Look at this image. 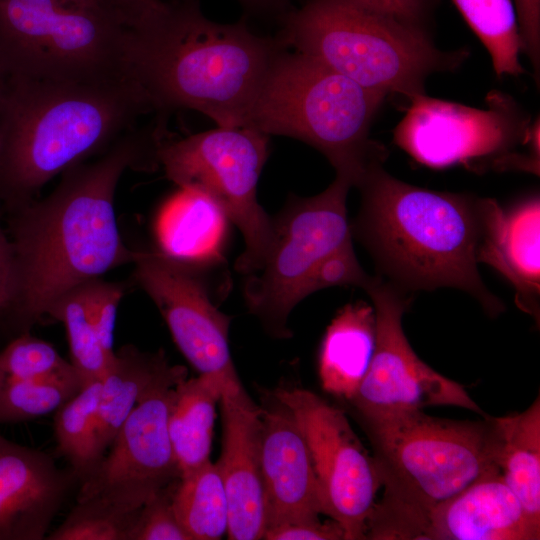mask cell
I'll return each instance as SVG.
<instances>
[{"label": "cell", "instance_id": "cell-1", "mask_svg": "<svg viewBox=\"0 0 540 540\" xmlns=\"http://www.w3.org/2000/svg\"><path fill=\"white\" fill-rule=\"evenodd\" d=\"M163 138L157 123L133 127L98 159L63 172L45 198L7 214L14 286L0 314L17 335L29 333L72 288L133 262L136 250L125 245L117 224L116 189L127 170L159 167Z\"/></svg>", "mask_w": 540, "mask_h": 540}, {"label": "cell", "instance_id": "cell-2", "mask_svg": "<svg viewBox=\"0 0 540 540\" xmlns=\"http://www.w3.org/2000/svg\"><path fill=\"white\" fill-rule=\"evenodd\" d=\"M276 42L242 22L208 19L196 0L167 3L152 20L127 28L126 76L147 97L153 112L177 108L201 112L222 127H244L276 55Z\"/></svg>", "mask_w": 540, "mask_h": 540}, {"label": "cell", "instance_id": "cell-3", "mask_svg": "<svg viewBox=\"0 0 540 540\" xmlns=\"http://www.w3.org/2000/svg\"><path fill=\"white\" fill-rule=\"evenodd\" d=\"M153 109L129 78L60 82L10 74L0 96V211L106 151Z\"/></svg>", "mask_w": 540, "mask_h": 540}, {"label": "cell", "instance_id": "cell-4", "mask_svg": "<svg viewBox=\"0 0 540 540\" xmlns=\"http://www.w3.org/2000/svg\"><path fill=\"white\" fill-rule=\"evenodd\" d=\"M361 194L351 223L382 279L412 294L453 287L473 296L491 316L505 307L483 283L477 267L480 197L429 190L372 164L356 186Z\"/></svg>", "mask_w": 540, "mask_h": 540}, {"label": "cell", "instance_id": "cell-5", "mask_svg": "<svg viewBox=\"0 0 540 540\" xmlns=\"http://www.w3.org/2000/svg\"><path fill=\"white\" fill-rule=\"evenodd\" d=\"M356 419L372 445L384 488L367 521L366 539H420L433 507L500 472L492 416L452 420L413 410Z\"/></svg>", "mask_w": 540, "mask_h": 540}, {"label": "cell", "instance_id": "cell-6", "mask_svg": "<svg viewBox=\"0 0 540 540\" xmlns=\"http://www.w3.org/2000/svg\"><path fill=\"white\" fill-rule=\"evenodd\" d=\"M280 42L365 88L408 99L470 56L464 47L440 49L430 32L352 0H306L286 17Z\"/></svg>", "mask_w": 540, "mask_h": 540}, {"label": "cell", "instance_id": "cell-7", "mask_svg": "<svg viewBox=\"0 0 540 540\" xmlns=\"http://www.w3.org/2000/svg\"><path fill=\"white\" fill-rule=\"evenodd\" d=\"M387 95L361 86L299 52L276 55L244 127L267 136L301 140L320 151L356 186L386 148L370 139V128Z\"/></svg>", "mask_w": 540, "mask_h": 540}, {"label": "cell", "instance_id": "cell-8", "mask_svg": "<svg viewBox=\"0 0 540 540\" xmlns=\"http://www.w3.org/2000/svg\"><path fill=\"white\" fill-rule=\"evenodd\" d=\"M127 27L69 0H0V57L10 74L60 82L128 78Z\"/></svg>", "mask_w": 540, "mask_h": 540}, {"label": "cell", "instance_id": "cell-9", "mask_svg": "<svg viewBox=\"0 0 540 540\" xmlns=\"http://www.w3.org/2000/svg\"><path fill=\"white\" fill-rule=\"evenodd\" d=\"M269 136L248 127H222L160 142L157 158L179 188L216 201L241 231L244 251L235 270H259L269 250L273 224L257 200V183L268 157Z\"/></svg>", "mask_w": 540, "mask_h": 540}, {"label": "cell", "instance_id": "cell-10", "mask_svg": "<svg viewBox=\"0 0 540 540\" xmlns=\"http://www.w3.org/2000/svg\"><path fill=\"white\" fill-rule=\"evenodd\" d=\"M351 182L340 175L321 193L292 197L272 219V241L263 264L247 275L243 296L250 313L277 338L291 336L287 321L303 300V288L318 265L352 242L346 199Z\"/></svg>", "mask_w": 540, "mask_h": 540}, {"label": "cell", "instance_id": "cell-11", "mask_svg": "<svg viewBox=\"0 0 540 540\" xmlns=\"http://www.w3.org/2000/svg\"><path fill=\"white\" fill-rule=\"evenodd\" d=\"M393 131V142L418 163L442 169H519L526 155L517 148L539 140V121L508 94L491 91L486 109L420 94L412 97Z\"/></svg>", "mask_w": 540, "mask_h": 540}, {"label": "cell", "instance_id": "cell-12", "mask_svg": "<svg viewBox=\"0 0 540 540\" xmlns=\"http://www.w3.org/2000/svg\"><path fill=\"white\" fill-rule=\"evenodd\" d=\"M375 312V348L369 368L346 402L355 418L456 406L483 414L465 388L428 366L412 349L402 317L412 301L407 293L379 276L363 289Z\"/></svg>", "mask_w": 540, "mask_h": 540}, {"label": "cell", "instance_id": "cell-13", "mask_svg": "<svg viewBox=\"0 0 540 540\" xmlns=\"http://www.w3.org/2000/svg\"><path fill=\"white\" fill-rule=\"evenodd\" d=\"M272 396L290 410L306 438L323 514L341 526L344 540L365 539L381 479L345 412L304 388H277Z\"/></svg>", "mask_w": 540, "mask_h": 540}, {"label": "cell", "instance_id": "cell-14", "mask_svg": "<svg viewBox=\"0 0 540 540\" xmlns=\"http://www.w3.org/2000/svg\"><path fill=\"white\" fill-rule=\"evenodd\" d=\"M132 263L134 279L158 308L187 361L200 374L215 378L222 396H249L230 353L231 318L213 304L196 269L159 250H136Z\"/></svg>", "mask_w": 540, "mask_h": 540}, {"label": "cell", "instance_id": "cell-15", "mask_svg": "<svg viewBox=\"0 0 540 540\" xmlns=\"http://www.w3.org/2000/svg\"><path fill=\"white\" fill-rule=\"evenodd\" d=\"M173 390L161 389L133 409L109 452L79 484L76 501L99 498L133 511L180 478L167 427Z\"/></svg>", "mask_w": 540, "mask_h": 540}, {"label": "cell", "instance_id": "cell-16", "mask_svg": "<svg viewBox=\"0 0 540 540\" xmlns=\"http://www.w3.org/2000/svg\"><path fill=\"white\" fill-rule=\"evenodd\" d=\"M259 457L266 529L323 514L306 438L290 410L273 396L266 407H260Z\"/></svg>", "mask_w": 540, "mask_h": 540}, {"label": "cell", "instance_id": "cell-17", "mask_svg": "<svg viewBox=\"0 0 540 540\" xmlns=\"http://www.w3.org/2000/svg\"><path fill=\"white\" fill-rule=\"evenodd\" d=\"M77 479L47 453L0 434V540H43Z\"/></svg>", "mask_w": 540, "mask_h": 540}, {"label": "cell", "instance_id": "cell-18", "mask_svg": "<svg viewBox=\"0 0 540 540\" xmlns=\"http://www.w3.org/2000/svg\"><path fill=\"white\" fill-rule=\"evenodd\" d=\"M223 437L216 462L228 501L227 536L231 540L263 539L267 524L259 457L260 407L248 397L223 395Z\"/></svg>", "mask_w": 540, "mask_h": 540}, {"label": "cell", "instance_id": "cell-19", "mask_svg": "<svg viewBox=\"0 0 540 540\" xmlns=\"http://www.w3.org/2000/svg\"><path fill=\"white\" fill-rule=\"evenodd\" d=\"M480 217L477 262L491 266L507 279L515 288L517 306L539 320V197L508 210L494 199L481 198Z\"/></svg>", "mask_w": 540, "mask_h": 540}, {"label": "cell", "instance_id": "cell-20", "mask_svg": "<svg viewBox=\"0 0 540 540\" xmlns=\"http://www.w3.org/2000/svg\"><path fill=\"white\" fill-rule=\"evenodd\" d=\"M540 526L525 513L500 472L485 476L437 504L427 514L420 539L538 540Z\"/></svg>", "mask_w": 540, "mask_h": 540}, {"label": "cell", "instance_id": "cell-21", "mask_svg": "<svg viewBox=\"0 0 540 540\" xmlns=\"http://www.w3.org/2000/svg\"><path fill=\"white\" fill-rule=\"evenodd\" d=\"M184 366L172 365L165 353L142 351L132 344L114 352L101 379L97 446L102 457L133 409L155 392L187 378Z\"/></svg>", "mask_w": 540, "mask_h": 540}, {"label": "cell", "instance_id": "cell-22", "mask_svg": "<svg viewBox=\"0 0 540 540\" xmlns=\"http://www.w3.org/2000/svg\"><path fill=\"white\" fill-rule=\"evenodd\" d=\"M229 218L205 193L179 188L155 222L159 251L197 269L221 261Z\"/></svg>", "mask_w": 540, "mask_h": 540}, {"label": "cell", "instance_id": "cell-23", "mask_svg": "<svg viewBox=\"0 0 540 540\" xmlns=\"http://www.w3.org/2000/svg\"><path fill=\"white\" fill-rule=\"evenodd\" d=\"M373 306L358 301L345 305L327 327L319 352L323 389L345 401L363 380L375 348Z\"/></svg>", "mask_w": 540, "mask_h": 540}, {"label": "cell", "instance_id": "cell-24", "mask_svg": "<svg viewBox=\"0 0 540 540\" xmlns=\"http://www.w3.org/2000/svg\"><path fill=\"white\" fill-rule=\"evenodd\" d=\"M222 386L213 377L186 378L173 390L168 412V434L181 474L210 458L216 405Z\"/></svg>", "mask_w": 540, "mask_h": 540}, {"label": "cell", "instance_id": "cell-25", "mask_svg": "<svg viewBox=\"0 0 540 540\" xmlns=\"http://www.w3.org/2000/svg\"><path fill=\"white\" fill-rule=\"evenodd\" d=\"M500 474L529 519L540 526V399L524 411L492 417Z\"/></svg>", "mask_w": 540, "mask_h": 540}, {"label": "cell", "instance_id": "cell-26", "mask_svg": "<svg viewBox=\"0 0 540 540\" xmlns=\"http://www.w3.org/2000/svg\"><path fill=\"white\" fill-rule=\"evenodd\" d=\"M173 507L191 540L223 537L228 529V501L217 463L209 459L182 473L174 489Z\"/></svg>", "mask_w": 540, "mask_h": 540}, {"label": "cell", "instance_id": "cell-27", "mask_svg": "<svg viewBox=\"0 0 540 540\" xmlns=\"http://www.w3.org/2000/svg\"><path fill=\"white\" fill-rule=\"evenodd\" d=\"M101 380L89 382L54 413L58 453L64 457L78 484L96 469L102 456L97 446Z\"/></svg>", "mask_w": 540, "mask_h": 540}, {"label": "cell", "instance_id": "cell-28", "mask_svg": "<svg viewBox=\"0 0 540 540\" xmlns=\"http://www.w3.org/2000/svg\"><path fill=\"white\" fill-rule=\"evenodd\" d=\"M488 51L498 77L524 74L522 42L513 0H452Z\"/></svg>", "mask_w": 540, "mask_h": 540}, {"label": "cell", "instance_id": "cell-29", "mask_svg": "<svg viewBox=\"0 0 540 540\" xmlns=\"http://www.w3.org/2000/svg\"><path fill=\"white\" fill-rule=\"evenodd\" d=\"M47 317L65 326L70 363L83 386L101 380L113 356L102 346L97 330L88 312L82 284L62 295L49 309Z\"/></svg>", "mask_w": 540, "mask_h": 540}, {"label": "cell", "instance_id": "cell-30", "mask_svg": "<svg viewBox=\"0 0 540 540\" xmlns=\"http://www.w3.org/2000/svg\"><path fill=\"white\" fill-rule=\"evenodd\" d=\"M82 387L77 375L43 380H0V425L54 414Z\"/></svg>", "mask_w": 540, "mask_h": 540}, {"label": "cell", "instance_id": "cell-31", "mask_svg": "<svg viewBox=\"0 0 540 540\" xmlns=\"http://www.w3.org/2000/svg\"><path fill=\"white\" fill-rule=\"evenodd\" d=\"M138 510L118 508L99 498L76 501L46 540H130Z\"/></svg>", "mask_w": 540, "mask_h": 540}, {"label": "cell", "instance_id": "cell-32", "mask_svg": "<svg viewBox=\"0 0 540 540\" xmlns=\"http://www.w3.org/2000/svg\"><path fill=\"white\" fill-rule=\"evenodd\" d=\"M77 375L50 343L30 333L17 335L0 352V380H43Z\"/></svg>", "mask_w": 540, "mask_h": 540}, {"label": "cell", "instance_id": "cell-33", "mask_svg": "<svg viewBox=\"0 0 540 540\" xmlns=\"http://www.w3.org/2000/svg\"><path fill=\"white\" fill-rule=\"evenodd\" d=\"M177 481L164 487L139 508L130 540H191L173 507Z\"/></svg>", "mask_w": 540, "mask_h": 540}, {"label": "cell", "instance_id": "cell-34", "mask_svg": "<svg viewBox=\"0 0 540 540\" xmlns=\"http://www.w3.org/2000/svg\"><path fill=\"white\" fill-rule=\"evenodd\" d=\"M88 312L103 348L113 356L114 329L117 310L125 293L123 283L97 278L82 284Z\"/></svg>", "mask_w": 540, "mask_h": 540}, {"label": "cell", "instance_id": "cell-35", "mask_svg": "<svg viewBox=\"0 0 540 540\" xmlns=\"http://www.w3.org/2000/svg\"><path fill=\"white\" fill-rule=\"evenodd\" d=\"M371 279L359 264L350 242L326 257L312 272L303 288V298L333 286L352 285L364 289Z\"/></svg>", "mask_w": 540, "mask_h": 540}, {"label": "cell", "instance_id": "cell-36", "mask_svg": "<svg viewBox=\"0 0 540 540\" xmlns=\"http://www.w3.org/2000/svg\"><path fill=\"white\" fill-rule=\"evenodd\" d=\"M389 14L415 28L430 32L432 13L438 0H352Z\"/></svg>", "mask_w": 540, "mask_h": 540}, {"label": "cell", "instance_id": "cell-37", "mask_svg": "<svg viewBox=\"0 0 540 540\" xmlns=\"http://www.w3.org/2000/svg\"><path fill=\"white\" fill-rule=\"evenodd\" d=\"M513 2L522 42V53L530 61L536 81L539 83L540 0H513Z\"/></svg>", "mask_w": 540, "mask_h": 540}, {"label": "cell", "instance_id": "cell-38", "mask_svg": "<svg viewBox=\"0 0 540 540\" xmlns=\"http://www.w3.org/2000/svg\"><path fill=\"white\" fill-rule=\"evenodd\" d=\"M268 540H341L344 532L334 520L322 522L319 518L279 524L265 530Z\"/></svg>", "mask_w": 540, "mask_h": 540}, {"label": "cell", "instance_id": "cell-39", "mask_svg": "<svg viewBox=\"0 0 540 540\" xmlns=\"http://www.w3.org/2000/svg\"><path fill=\"white\" fill-rule=\"evenodd\" d=\"M127 28L140 26L164 11L163 0H97Z\"/></svg>", "mask_w": 540, "mask_h": 540}, {"label": "cell", "instance_id": "cell-40", "mask_svg": "<svg viewBox=\"0 0 540 540\" xmlns=\"http://www.w3.org/2000/svg\"><path fill=\"white\" fill-rule=\"evenodd\" d=\"M13 261L0 265V313L10 304L13 295Z\"/></svg>", "mask_w": 540, "mask_h": 540}, {"label": "cell", "instance_id": "cell-41", "mask_svg": "<svg viewBox=\"0 0 540 540\" xmlns=\"http://www.w3.org/2000/svg\"><path fill=\"white\" fill-rule=\"evenodd\" d=\"M242 5L248 9L255 11L271 10L274 8H281L285 5L287 0H238Z\"/></svg>", "mask_w": 540, "mask_h": 540}, {"label": "cell", "instance_id": "cell-42", "mask_svg": "<svg viewBox=\"0 0 540 540\" xmlns=\"http://www.w3.org/2000/svg\"><path fill=\"white\" fill-rule=\"evenodd\" d=\"M13 261L12 247L6 230L0 223V265Z\"/></svg>", "mask_w": 540, "mask_h": 540}, {"label": "cell", "instance_id": "cell-43", "mask_svg": "<svg viewBox=\"0 0 540 540\" xmlns=\"http://www.w3.org/2000/svg\"><path fill=\"white\" fill-rule=\"evenodd\" d=\"M9 71L0 57V96L9 78Z\"/></svg>", "mask_w": 540, "mask_h": 540}, {"label": "cell", "instance_id": "cell-44", "mask_svg": "<svg viewBox=\"0 0 540 540\" xmlns=\"http://www.w3.org/2000/svg\"><path fill=\"white\" fill-rule=\"evenodd\" d=\"M69 1L79 6L86 7V8H103L97 0H69Z\"/></svg>", "mask_w": 540, "mask_h": 540}]
</instances>
